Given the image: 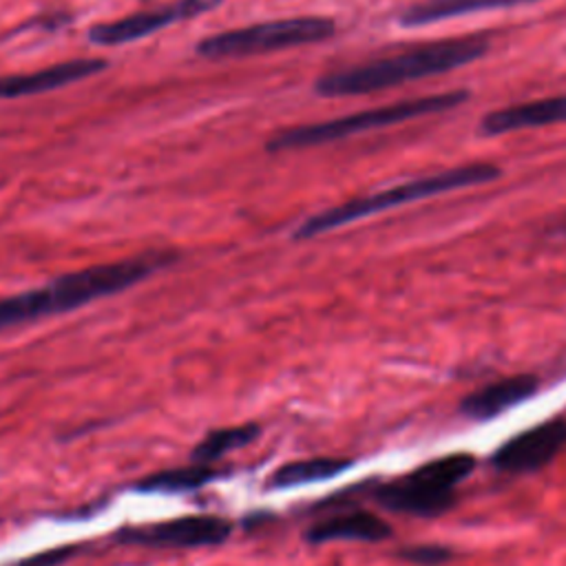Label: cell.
<instances>
[{"label":"cell","instance_id":"cell-7","mask_svg":"<svg viewBox=\"0 0 566 566\" xmlns=\"http://www.w3.org/2000/svg\"><path fill=\"white\" fill-rule=\"evenodd\" d=\"M233 535L231 520L222 515H184L144 526L120 529L113 540L148 548H204L220 546Z\"/></svg>","mask_w":566,"mask_h":566},{"label":"cell","instance_id":"cell-6","mask_svg":"<svg viewBox=\"0 0 566 566\" xmlns=\"http://www.w3.org/2000/svg\"><path fill=\"white\" fill-rule=\"evenodd\" d=\"M336 34V23L325 16H297L248 25L213 34L198 43L196 54L207 60L251 58L273 52L297 49L330 41Z\"/></svg>","mask_w":566,"mask_h":566},{"label":"cell","instance_id":"cell-15","mask_svg":"<svg viewBox=\"0 0 566 566\" xmlns=\"http://www.w3.org/2000/svg\"><path fill=\"white\" fill-rule=\"evenodd\" d=\"M354 467L352 458H308V460H292L281 465L277 471H273V476L268 478L266 487L268 489H295V487H303V485H317V482H325L332 480L345 471H349Z\"/></svg>","mask_w":566,"mask_h":566},{"label":"cell","instance_id":"cell-13","mask_svg":"<svg viewBox=\"0 0 566 566\" xmlns=\"http://www.w3.org/2000/svg\"><path fill=\"white\" fill-rule=\"evenodd\" d=\"M395 535L392 524L381 515L356 509L347 513H336L319 520L306 531V542L328 544V542H386Z\"/></svg>","mask_w":566,"mask_h":566},{"label":"cell","instance_id":"cell-4","mask_svg":"<svg viewBox=\"0 0 566 566\" xmlns=\"http://www.w3.org/2000/svg\"><path fill=\"white\" fill-rule=\"evenodd\" d=\"M476 467L478 460L474 454H447L397 480L371 485L367 498L399 515L441 518L458 504V487L476 471Z\"/></svg>","mask_w":566,"mask_h":566},{"label":"cell","instance_id":"cell-19","mask_svg":"<svg viewBox=\"0 0 566 566\" xmlns=\"http://www.w3.org/2000/svg\"><path fill=\"white\" fill-rule=\"evenodd\" d=\"M74 553H76L74 546H60V548H52V551L32 555V557H27V559L14 564V566H60V564L67 562Z\"/></svg>","mask_w":566,"mask_h":566},{"label":"cell","instance_id":"cell-20","mask_svg":"<svg viewBox=\"0 0 566 566\" xmlns=\"http://www.w3.org/2000/svg\"><path fill=\"white\" fill-rule=\"evenodd\" d=\"M546 235L548 237H553V240H562V242H566V215L564 218H559L548 231H546Z\"/></svg>","mask_w":566,"mask_h":566},{"label":"cell","instance_id":"cell-12","mask_svg":"<svg viewBox=\"0 0 566 566\" xmlns=\"http://www.w3.org/2000/svg\"><path fill=\"white\" fill-rule=\"evenodd\" d=\"M566 122V93L540 98L531 102L509 104L504 109L491 111L482 118V135H507L526 129H542Z\"/></svg>","mask_w":566,"mask_h":566},{"label":"cell","instance_id":"cell-8","mask_svg":"<svg viewBox=\"0 0 566 566\" xmlns=\"http://www.w3.org/2000/svg\"><path fill=\"white\" fill-rule=\"evenodd\" d=\"M224 0H175L157 10L137 12L111 23L93 25L87 34L89 43L96 47H122L129 43H137L153 34H159L166 27H173L184 21H193L202 14L215 12Z\"/></svg>","mask_w":566,"mask_h":566},{"label":"cell","instance_id":"cell-1","mask_svg":"<svg viewBox=\"0 0 566 566\" xmlns=\"http://www.w3.org/2000/svg\"><path fill=\"white\" fill-rule=\"evenodd\" d=\"M177 255L168 251L146 253L140 257L89 266L69 275H63L41 288L0 299V330L19 328L56 314H65L85 308L93 301L118 295L133 288L166 266L175 264Z\"/></svg>","mask_w":566,"mask_h":566},{"label":"cell","instance_id":"cell-14","mask_svg":"<svg viewBox=\"0 0 566 566\" xmlns=\"http://www.w3.org/2000/svg\"><path fill=\"white\" fill-rule=\"evenodd\" d=\"M537 3V0H421L399 16L401 27H425L454 19H465L480 12L513 10Z\"/></svg>","mask_w":566,"mask_h":566},{"label":"cell","instance_id":"cell-17","mask_svg":"<svg viewBox=\"0 0 566 566\" xmlns=\"http://www.w3.org/2000/svg\"><path fill=\"white\" fill-rule=\"evenodd\" d=\"M259 434H262V428L257 423L215 430L196 445V450L191 452V460L198 465H213L226 454L248 447L251 443H255V439H259Z\"/></svg>","mask_w":566,"mask_h":566},{"label":"cell","instance_id":"cell-11","mask_svg":"<svg viewBox=\"0 0 566 566\" xmlns=\"http://www.w3.org/2000/svg\"><path fill=\"white\" fill-rule=\"evenodd\" d=\"M107 69H109L107 60L82 58V60L58 63L32 74L5 76L0 78V100H16V98H30L38 93H49V91L76 85L80 80H87L91 76H98Z\"/></svg>","mask_w":566,"mask_h":566},{"label":"cell","instance_id":"cell-10","mask_svg":"<svg viewBox=\"0 0 566 566\" xmlns=\"http://www.w3.org/2000/svg\"><path fill=\"white\" fill-rule=\"evenodd\" d=\"M537 392H540L537 376L515 374V376H507V379L493 381L489 386H482L480 390H474L460 401L458 410L467 421L487 423L526 403Z\"/></svg>","mask_w":566,"mask_h":566},{"label":"cell","instance_id":"cell-16","mask_svg":"<svg viewBox=\"0 0 566 566\" xmlns=\"http://www.w3.org/2000/svg\"><path fill=\"white\" fill-rule=\"evenodd\" d=\"M224 478L222 469H213L211 465H198L191 463L186 467H175V469H164L157 474H151L146 478H142L135 485V491L140 493H191L198 491L215 480Z\"/></svg>","mask_w":566,"mask_h":566},{"label":"cell","instance_id":"cell-18","mask_svg":"<svg viewBox=\"0 0 566 566\" xmlns=\"http://www.w3.org/2000/svg\"><path fill=\"white\" fill-rule=\"evenodd\" d=\"M397 557L417 566H443L456 559L458 553L445 544H417V546H403L397 553Z\"/></svg>","mask_w":566,"mask_h":566},{"label":"cell","instance_id":"cell-9","mask_svg":"<svg viewBox=\"0 0 566 566\" xmlns=\"http://www.w3.org/2000/svg\"><path fill=\"white\" fill-rule=\"evenodd\" d=\"M566 450V421L551 419L504 441L489 458V465L509 476L535 474L548 467Z\"/></svg>","mask_w":566,"mask_h":566},{"label":"cell","instance_id":"cell-3","mask_svg":"<svg viewBox=\"0 0 566 566\" xmlns=\"http://www.w3.org/2000/svg\"><path fill=\"white\" fill-rule=\"evenodd\" d=\"M500 175H502V170L489 162H471V164H460V166H452L445 170H436L430 175H421V177L401 181L397 186L384 188V191H374V193L347 200L339 207L325 209V211L308 218L306 222H301L297 226V231L292 233V240H297V242L314 240L325 233L349 226L358 220L381 215V213L395 211L406 204H414L421 200H432L439 196L463 191V188L489 184V181L498 179Z\"/></svg>","mask_w":566,"mask_h":566},{"label":"cell","instance_id":"cell-2","mask_svg":"<svg viewBox=\"0 0 566 566\" xmlns=\"http://www.w3.org/2000/svg\"><path fill=\"white\" fill-rule=\"evenodd\" d=\"M489 52L485 36H456L419 43L397 54L321 76L314 91L323 98H352L403 87L408 82L456 71Z\"/></svg>","mask_w":566,"mask_h":566},{"label":"cell","instance_id":"cell-5","mask_svg":"<svg viewBox=\"0 0 566 566\" xmlns=\"http://www.w3.org/2000/svg\"><path fill=\"white\" fill-rule=\"evenodd\" d=\"M469 93L467 91H445V93H432L425 98H414V100H401L395 104H384L365 109L358 113H349L336 120H323V122H312V124H301L295 129H286L277 135H273L266 144L270 153H284V151H301L310 146H321V144H332L341 142L347 137H354L358 133L376 131V129H388L397 126L403 122H412L419 118L436 115L452 111L467 102Z\"/></svg>","mask_w":566,"mask_h":566}]
</instances>
